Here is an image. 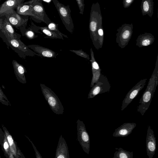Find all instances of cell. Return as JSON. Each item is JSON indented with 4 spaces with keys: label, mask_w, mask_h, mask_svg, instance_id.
Masks as SVG:
<instances>
[{
    "label": "cell",
    "mask_w": 158,
    "mask_h": 158,
    "mask_svg": "<svg viewBox=\"0 0 158 158\" xmlns=\"http://www.w3.org/2000/svg\"><path fill=\"white\" fill-rule=\"evenodd\" d=\"M5 15L11 25L19 29L22 35L24 36L28 18H23L14 10L6 14Z\"/></svg>",
    "instance_id": "9"
},
{
    "label": "cell",
    "mask_w": 158,
    "mask_h": 158,
    "mask_svg": "<svg viewBox=\"0 0 158 158\" xmlns=\"http://www.w3.org/2000/svg\"><path fill=\"white\" fill-rule=\"evenodd\" d=\"M1 0H0V2Z\"/></svg>",
    "instance_id": "38"
},
{
    "label": "cell",
    "mask_w": 158,
    "mask_h": 158,
    "mask_svg": "<svg viewBox=\"0 0 158 158\" xmlns=\"http://www.w3.org/2000/svg\"><path fill=\"white\" fill-rule=\"evenodd\" d=\"M123 7L125 8L129 7L133 3L134 0H123Z\"/></svg>",
    "instance_id": "34"
},
{
    "label": "cell",
    "mask_w": 158,
    "mask_h": 158,
    "mask_svg": "<svg viewBox=\"0 0 158 158\" xmlns=\"http://www.w3.org/2000/svg\"><path fill=\"white\" fill-rule=\"evenodd\" d=\"M16 12L19 15L30 16L39 20L33 12L31 6L30 4H21L16 8Z\"/></svg>",
    "instance_id": "23"
},
{
    "label": "cell",
    "mask_w": 158,
    "mask_h": 158,
    "mask_svg": "<svg viewBox=\"0 0 158 158\" xmlns=\"http://www.w3.org/2000/svg\"><path fill=\"white\" fill-rule=\"evenodd\" d=\"M0 31L5 36L20 39L21 35L15 32L13 26L6 18L3 21L2 28Z\"/></svg>",
    "instance_id": "21"
},
{
    "label": "cell",
    "mask_w": 158,
    "mask_h": 158,
    "mask_svg": "<svg viewBox=\"0 0 158 158\" xmlns=\"http://www.w3.org/2000/svg\"><path fill=\"white\" fill-rule=\"evenodd\" d=\"M69 51L76 54L77 55L81 57L89 60V55L87 54L82 49L79 50H70Z\"/></svg>",
    "instance_id": "31"
},
{
    "label": "cell",
    "mask_w": 158,
    "mask_h": 158,
    "mask_svg": "<svg viewBox=\"0 0 158 158\" xmlns=\"http://www.w3.org/2000/svg\"><path fill=\"white\" fill-rule=\"evenodd\" d=\"M102 24V16L100 5L98 2L92 5L89 24V30L90 39L93 44L97 50L100 48L97 35V30Z\"/></svg>",
    "instance_id": "2"
},
{
    "label": "cell",
    "mask_w": 158,
    "mask_h": 158,
    "mask_svg": "<svg viewBox=\"0 0 158 158\" xmlns=\"http://www.w3.org/2000/svg\"><path fill=\"white\" fill-rule=\"evenodd\" d=\"M2 129L5 133L8 142L10 151L15 158H25L18 147L16 141L3 125H2Z\"/></svg>",
    "instance_id": "13"
},
{
    "label": "cell",
    "mask_w": 158,
    "mask_h": 158,
    "mask_svg": "<svg viewBox=\"0 0 158 158\" xmlns=\"http://www.w3.org/2000/svg\"><path fill=\"white\" fill-rule=\"evenodd\" d=\"M47 25V27L50 30L54 32L61 36L68 38V37L67 35L62 33L59 31L58 28V24L51 21L48 23Z\"/></svg>",
    "instance_id": "27"
},
{
    "label": "cell",
    "mask_w": 158,
    "mask_h": 158,
    "mask_svg": "<svg viewBox=\"0 0 158 158\" xmlns=\"http://www.w3.org/2000/svg\"><path fill=\"white\" fill-rule=\"evenodd\" d=\"M40 85L42 94L52 110L56 114H63L64 108L58 96L44 84L40 83Z\"/></svg>",
    "instance_id": "4"
},
{
    "label": "cell",
    "mask_w": 158,
    "mask_h": 158,
    "mask_svg": "<svg viewBox=\"0 0 158 158\" xmlns=\"http://www.w3.org/2000/svg\"><path fill=\"white\" fill-rule=\"evenodd\" d=\"M155 40L153 35L146 32L139 35L136 40V45L139 48L147 46L152 44Z\"/></svg>",
    "instance_id": "20"
},
{
    "label": "cell",
    "mask_w": 158,
    "mask_h": 158,
    "mask_svg": "<svg viewBox=\"0 0 158 158\" xmlns=\"http://www.w3.org/2000/svg\"><path fill=\"white\" fill-rule=\"evenodd\" d=\"M0 158H1V156H0Z\"/></svg>",
    "instance_id": "37"
},
{
    "label": "cell",
    "mask_w": 158,
    "mask_h": 158,
    "mask_svg": "<svg viewBox=\"0 0 158 158\" xmlns=\"http://www.w3.org/2000/svg\"><path fill=\"white\" fill-rule=\"evenodd\" d=\"M110 88V85L106 77L101 74L97 81L91 87L88 98H92L98 94L109 92Z\"/></svg>",
    "instance_id": "7"
},
{
    "label": "cell",
    "mask_w": 158,
    "mask_h": 158,
    "mask_svg": "<svg viewBox=\"0 0 158 158\" xmlns=\"http://www.w3.org/2000/svg\"><path fill=\"white\" fill-rule=\"evenodd\" d=\"M146 144L147 156L152 158L156 150V142L154 131L149 125L148 126Z\"/></svg>",
    "instance_id": "11"
},
{
    "label": "cell",
    "mask_w": 158,
    "mask_h": 158,
    "mask_svg": "<svg viewBox=\"0 0 158 158\" xmlns=\"http://www.w3.org/2000/svg\"><path fill=\"white\" fill-rule=\"evenodd\" d=\"M76 1L79 10V13L83 15L85 7L84 0H75Z\"/></svg>",
    "instance_id": "32"
},
{
    "label": "cell",
    "mask_w": 158,
    "mask_h": 158,
    "mask_svg": "<svg viewBox=\"0 0 158 158\" xmlns=\"http://www.w3.org/2000/svg\"><path fill=\"white\" fill-rule=\"evenodd\" d=\"M25 136L27 138V139L29 140V141L31 142V144L32 145V146L35 152L36 157V158H42V157L41 155V154H40L38 151L37 150V149L36 148L34 144L32 141L27 136L25 135Z\"/></svg>",
    "instance_id": "33"
},
{
    "label": "cell",
    "mask_w": 158,
    "mask_h": 158,
    "mask_svg": "<svg viewBox=\"0 0 158 158\" xmlns=\"http://www.w3.org/2000/svg\"><path fill=\"white\" fill-rule=\"evenodd\" d=\"M158 84V55L155 69L150 78L146 88L143 93L137 107V112L143 116L148 109Z\"/></svg>",
    "instance_id": "1"
},
{
    "label": "cell",
    "mask_w": 158,
    "mask_h": 158,
    "mask_svg": "<svg viewBox=\"0 0 158 158\" xmlns=\"http://www.w3.org/2000/svg\"><path fill=\"white\" fill-rule=\"evenodd\" d=\"M77 123L78 141L84 152L89 154L90 147L89 135L83 121L78 119Z\"/></svg>",
    "instance_id": "8"
},
{
    "label": "cell",
    "mask_w": 158,
    "mask_h": 158,
    "mask_svg": "<svg viewBox=\"0 0 158 158\" xmlns=\"http://www.w3.org/2000/svg\"><path fill=\"white\" fill-rule=\"evenodd\" d=\"M12 64L15 77L20 82L26 84L27 82L25 73L27 71L25 67L15 60H13Z\"/></svg>",
    "instance_id": "19"
},
{
    "label": "cell",
    "mask_w": 158,
    "mask_h": 158,
    "mask_svg": "<svg viewBox=\"0 0 158 158\" xmlns=\"http://www.w3.org/2000/svg\"><path fill=\"white\" fill-rule=\"evenodd\" d=\"M32 25L35 29L38 31L40 30L46 36L44 38L51 39H59L64 40L63 37L59 35L56 33L50 30L48 28L47 26L40 27L35 25L34 23H32Z\"/></svg>",
    "instance_id": "25"
},
{
    "label": "cell",
    "mask_w": 158,
    "mask_h": 158,
    "mask_svg": "<svg viewBox=\"0 0 158 158\" xmlns=\"http://www.w3.org/2000/svg\"><path fill=\"white\" fill-rule=\"evenodd\" d=\"M35 32H36L34 29L31 26L27 29H26L24 36L29 40L33 39L38 37V35H36Z\"/></svg>",
    "instance_id": "29"
},
{
    "label": "cell",
    "mask_w": 158,
    "mask_h": 158,
    "mask_svg": "<svg viewBox=\"0 0 158 158\" xmlns=\"http://www.w3.org/2000/svg\"><path fill=\"white\" fill-rule=\"evenodd\" d=\"M132 23H125L117 30L116 41L119 47L124 48L127 46L131 39L133 32Z\"/></svg>",
    "instance_id": "6"
},
{
    "label": "cell",
    "mask_w": 158,
    "mask_h": 158,
    "mask_svg": "<svg viewBox=\"0 0 158 158\" xmlns=\"http://www.w3.org/2000/svg\"><path fill=\"white\" fill-rule=\"evenodd\" d=\"M27 46L34 52L39 54L40 56L56 58L58 54L57 52L49 48L39 45L31 44L28 45Z\"/></svg>",
    "instance_id": "15"
},
{
    "label": "cell",
    "mask_w": 158,
    "mask_h": 158,
    "mask_svg": "<svg viewBox=\"0 0 158 158\" xmlns=\"http://www.w3.org/2000/svg\"><path fill=\"white\" fill-rule=\"evenodd\" d=\"M69 151L66 142L61 135L56 152L55 158H69Z\"/></svg>",
    "instance_id": "18"
},
{
    "label": "cell",
    "mask_w": 158,
    "mask_h": 158,
    "mask_svg": "<svg viewBox=\"0 0 158 158\" xmlns=\"http://www.w3.org/2000/svg\"><path fill=\"white\" fill-rule=\"evenodd\" d=\"M0 102L6 106H11V103L0 87Z\"/></svg>",
    "instance_id": "30"
},
{
    "label": "cell",
    "mask_w": 158,
    "mask_h": 158,
    "mask_svg": "<svg viewBox=\"0 0 158 158\" xmlns=\"http://www.w3.org/2000/svg\"><path fill=\"white\" fill-rule=\"evenodd\" d=\"M136 126V123H124L115 129L113 136L114 137L127 136L131 133Z\"/></svg>",
    "instance_id": "14"
},
{
    "label": "cell",
    "mask_w": 158,
    "mask_h": 158,
    "mask_svg": "<svg viewBox=\"0 0 158 158\" xmlns=\"http://www.w3.org/2000/svg\"><path fill=\"white\" fill-rule=\"evenodd\" d=\"M25 0H6L0 5V17L16 9L17 6L23 3Z\"/></svg>",
    "instance_id": "17"
},
{
    "label": "cell",
    "mask_w": 158,
    "mask_h": 158,
    "mask_svg": "<svg viewBox=\"0 0 158 158\" xmlns=\"http://www.w3.org/2000/svg\"><path fill=\"white\" fill-rule=\"evenodd\" d=\"M97 35L99 48H102L104 41V33L102 24L99 26L97 30Z\"/></svg>",
    "instance_id": "28"
},
{
    "label": "cell",
    "mask_w": 158,
    "mask_h": 158,
    "mask_svg": "<svg viewBox=\"0 0 158 158\" xmlns=\"http://www.w3.org/2000/svg\"><path fill=\"white\" fill-rule=\"evenodd\" d=\"M117 150L114 153L113 158H133V153L124 150L122 148H117Z\"/></svg>",
    "instance_id": "26"
},
{
    "label": "cell",
    "mask_w": 158,
    "mask_h": 158,
    "mask_svg": "<svg viewBox=\"0 0 158 158\" xmlns=\"http://www.w3.org/2000/svg\"><path fill=\"white\" fill-rule=\"evenodd\" d=\"M0 37L8 48H10L22 59H25L26 56H33L36 55L40 56L39 54L30 49L20 39L5 36L0 31Z\"/></svg>",
    "instance_id": "3"
},
{
    "label": "cell",
    "mask_w": 158,
    "mask_h": 158,
    "mask_svg": "<svg viewBox=\"0 0 158 158\" xmlns=\"http://www.w3.org/2000/svg\"><path fill=\"white\" fill-rule=\"evenodd\" d=\"M147 80L146 78L140 80L128 92L122 102L121 108L122 111L126 108L138 95L145 85Z\"/></svg>",
    "instance_id": "10"
},
{
    "label": "cell",
    "mask_w": 158,
    "mask_h": 158,
    "mask_svg": "<svg viewBox=\"0 0 158 158\" xmlns=\"http://www.w3.org/2000/svg\"><path fill=\"white\" fill-rule=\"evenodd\" d=\"M42 1L40 0L28 4L31 6L33 12L40 20L47 25L51 21L46 13L44 6L42 4Z\"/></svg>",
    "instance_id": "12"
},
{
    "label": "cell",
    "mask_w": 158,
    "mask_h": 158,
    "mask_svg": "<svg viewBox=\"0 0 158 158\" xmlns=\"http://www.w3.org/2000/svg\"><path fill=\"white\" fill-rule=\"evenodd\" d=\"M52 1L66 29L71 34L73 33L74 26L71 15V10L69 6L63 4L58 0H52Z\"/></svg>",
    "instance_id": "5"
},
{
    "label": "cell",
    "mask_w": 158,
    "mask_h": 158,
    "mask_svg": "<svg viewBox=\"0 0 158 158\" xmlns=\"http://www.w3.org/2000/svg\"><path fill=\"white\" fill-rule=\"evenodd\" d=\"M91 62L92 67V77L90 86L91 88L97 81L102 73L101 69L96 61L94 56V52L92 48L90 49Z\"/></svg>",
    "instance_id": "16"
},
{
    "label": "cell",
    "mask_w": 158,
    "mask_h": 158,
    "mask_svg": "<svg viewBox=\"0 0 158 158\" xmlns=\"http://www.w3.org/2000/svg\"><path fill=\"white\" fill-rule=\"evenodd\" d=\"M0 144L5 156L7 158H15L11 152L6 136L0 128Z\"/></svg>",
    "instance_id": "22"
},
{
    "label": "cell",
    "mask_w": 158,
    "mask_h": 158,
    "mask_svg": "<svg viewBox=\"0 0 158 158\" xmlns=\"http://www.w3.org/2000/svg\"><path fill=\"white\" fill-rule=\"evenodd\" d=\"M3 21L2 19L0 18V31L2 29Z\"/></svg>",
    "instance_id": "36"
},
{
    "label": "cell",
    "mask_w": 158,
    "mask_h": 158,
    "mask_svg": "<svg viewBox=\"0 0 158 158\" xmlns=\"http://www.w3.org/2000/svg\"><path fill=\"white\" fill-rule=\"evenodd\" d=\"M40 0H41L42 1H44L48 4H49L52 0H30L26 2H23L24 4H28L34 2L39 1Z\"/></svg>",
    "instance_id": "35"
},
{
    "label": "cell",
    "mask_w": 158,
    "mask_h": 158,
    "mask_svg": "<svg viewBox=\"0 0 158 158\" xmlns=\"http://www.w3.org/2000/svg\"><path fill=\"white\" fill-rule=\"evenodd\" d=\"M141 9L143 15H148L150 17H152L154 11L153 0H142Z\"/></svg>",
    "instance_id": "24"
}]
</instances>
